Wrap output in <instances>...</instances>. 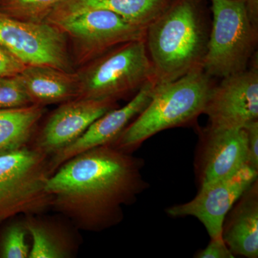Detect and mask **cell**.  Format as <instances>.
Here are the masks:
<instances>
[{
	"instance_id": "ac0fdd59",
	"label": "cell",
	"mask_w": 258,
	"mask_h": 258,
	"mask_svg": "<svg viewBox=\"0 0 258 258\" xmlns=\"http://www.w3.org/2000/svg\"><path fill=\"white\" fill-rule=\"evenodd\" d=\"M46 111L34 104L0 109V154L29 147Z\"/></svg>"
},
{
	"instance_id": "2e32d148",
	"label": "cell",
	"mask_w": 258,
	"mask_h": 258,
	"mask_svg": "<svg viewBox=\"0 0 258 258\" xmlns=\"http://www.w3.org/2000/svg\"><path fill=\"white\" fill-rule=\"evenodd\" d=\"M32 104L46 107L79 97L77 73L47 66H26L18 75Z\"/></svg>"
},
{
	"instance_id": "ffe728a7",
	"label": "cell",
	"mask_w": 258,
	"mask_h": 258,
	"mask_svg": "<svg viewBox=\"0 0 258 258\" xmlns=\"http://www.w3.org/2000/svg\"><path fill=\"white\" fill-rule=\"evenodd\" d=\"M62 0H5L0 12L19 20L45 23L47 18Z\"/></svg>"
},
{
	"instance_id": "cb8c5ba5",
	"label": "cell",
	"mask_w": 258,
	"mask_h": 258,
	"mask_svg": "<svg viewBox=\"0 0 258 258\" xmlns=\"http://www.w3.org/2000/svg\"><path fill=\"white\" fill-rule=\"evenodd\" d=\"M25 66L10 51L0 45V76H18Z\"/></svg>"
},
{
	"instance_id": "7a4b0ae2",
	"label": "cell",
	"mask_w": 258,
	"mask_h": 258,
	"mask_svg": "<svg viewBox=\"0 0 258 258\" xmlns=\"http://www.w3.org/2000/svg\"><path fill=\"white\" fill-rule=\"evenodd\" d=\"M212 20L197 0H174L146 30L156 85L203 70Z\"/></svg>"
},
{
	"instance_id": "d6986e66",
	"label": "cell",
	"mask_w": 258,
	"mask_h": 258,
	"mask_svg": "<svg viewBox=\"0 0 258 258\" xmlns=\"http://www.w3.org/2000/svg\"><path fill=\"white\" fill-rule=\"evenodd\" d=\"M0 232V258H29L30 247L25 218L8 220Z\"/></svg>"
},
{
	"instance_id": "5bb4252c",
	"label": "cell",
	"mask_w": 258,
	"mask_h": 258,
	"mask_svg": "<svg viewBox=\"0 0 258 258\" xmlns=\"http://www.w3.org/2000/svg\"><path fill=\"white\" fill-rule=\"evenodd\" d=\"M29 236L32 238L29 258H72L81 244L77 228L61 215L45 214L24 216Z\"/></svg>"
},
{
	"instance_id": "44dd1931",
	"label": "cell",
	"mask_w": 258,
	"mask_h": 258,
	"mask_svg": "<svg viewBox=\"0 0 258 258\" xmlns=\"http://www.w3.org/2000/svg\"><path fill=\"white\" fill-rule=\"evenodd\" d=\"M32 105L19 76H0V109Z\"/></svg>"
},
{
	"instance_id": "9c48e42d",
	"label": "cell",
	"mask_w": 258,
	"mask_h": 258,
	"mask_svg": "<svg viewBox=\"0 0 258 258\" xmlns=\"http://www.w3.org/2000/svg\"><path fill=\"white\" fill-rule=\"evenodd\" d=\"M255 55L247 69L221 79L220 83L213 86L204 111V114L208 116V126L244 128L258 120V64Z\"/></svg>"
},
{
	"instance_id": "ba28073f",
	"label": "cell",
	"mask_w": 258,
	"mask_h": 258,
	"mask_svg": "<svg viewBox=\"0 0 258 258\" xmlns=\"http://www.w3.org/2000/svg\"><path fill=\"white\" fill-rule=\"evenodd\" d=\"M0 45L25 66H52L76 71L67 37L60 29L47 23L19 20L0 12Z\"/></svg>"
},
{
	"instance_id": "7402d4cb",
	"label": "cell",
	"mask_w": 258,
	"mask_h": 258,
	"mask_svg": "<svg viewBox=\"0 0 258 258\" xmlns=\"http://www.w3.org/2000/svg\"><path fill=\"white\" fill-rule=\"evenodd\" d=\"M198 258H233L235 256L227 247L222 237L210 238L205 248L200 249L196 254Z\"/></svg>"
},
{
	"instance_id": "30bf717a",
	"label": "cell",
	"mask_w": 258,
	"mask_h": 258,
	"mask_svg": "<svg viewBox=\"0 0 258 258\" xmlns=\"http://www.w3.org/2000/svg\"><path fill=\"white\" fill-rule=\"evenodd\" d=\"M257 177L258 171L246 164L232 175L201 186L191 201L173 205L166 209V212L171 217H195L203 224L210 238L222 237L227 214Z\"/></svg>"
},
{
	"instance_id": "52a82bcc",
	"label": "cell",
	"mask_w": 258,
	"mask_h": 258,
	"mask_svg": "<svg viewBox=\"0 0 258 258\" xmlns=\"http://www.w3.org/2000/svg\"><path fill=\"white\" fill-rule=\"evenodd\" d=\"M45 22L60 29L67 37L76 70L121 44L145 38L146 29L108 10H83L49 17Z\"/></svg>"
},
{
	"instance_id": "d4e9b609",
	"label": "cell",
	"mask_w": 258,
	"mask_h": 258,
	"mask_svg": "<svg viewBox=\"0 0 258 258\" xmlns=\"http://www.w3.org/2000/svg\"><path fill=\"white\" fill-rule=\"evenodd\" d=\"M4 1H5V0H0V5H1Z\"/></svg>"
},
{
	"instance_id": "6da1fadb",
	"label": "cell",
	"mask_w": 258,
	"mask_h": 258,
	"mask_svg": "<svg viewBox=\"0 0 258 258\" xmlns=\"http://www.w3.org/2000/svg\"><path fill=\"white\" fill-rule=\"evenodd\" d=\"M144 161L110 145L95 147L63 163L50 176L51 210L78 230L101 232L123 221V206L149 187Z\"/></svg>"
},
{
	"instance_id": "3957f363",
	"label": "cell",
	"mask_w": 258,
	"mask_h": 258,
	"mask_svg": "<svg viewBox=\"0 0 258 258\" xmlns=\"http://www.w3.org/2000/svg\"><path fill=\"white\" fill-rule=\"evenodd\" d=\"M215 84L213 78L198 70L175 81L156 85L145 109L108 145L132 154L159 132L198 125Z\"/></svg>"
},
{
	"instance_id": "603a6c76",
	"label": "cell",
	"mask_w": 258,
	"mask_h": 258,
	"mask_svg": "<svg viewBox=\"0 0 258 258\" xmlns=\"http://www.w3.org/2000/svg\"><path fill=\"white\" fill-rule=\"evenodd\" d=\"M247 132V164L258 171V120L251 122L244 128Z\"/></svg>"
},
{
	"instance_id": "4fadbf2b",
	"label": "cell",
	"mask_w": 258,
	"mask_h": 258,
	"mask_svg": "<svg viewBox=\"0 0 258 258\" xmlns=\"http://www.w3.org/2000/svg\"><path fill=\"white\" fill-rule=\"evenodd\" d=\"M156 83L150 81L123 107L118 106L107 112L95 120L77 140L49 157L51 175L63 163L89 149L108 145L115 140L123 130L142 111L152 100Z\"/></svg>"
},
{
	"instance_id": "8fae6325",
	"label": "cell",
	"mask_w": 258,
	"mask_h": 258,
	"mask_svg": "<svg viewBox=\"0 0 258 258\" xmlns=\"http://www.w3.org/2000/svg\"><path fill=\"white\" fill-rule=\"evenodd\" d=\"M119 106L113 100L78 98L61 103L37 130L30 147L47 157L80 138L95 120Z\"/></svg>"
},
{
	"instance_id": "277c9868",
	"label": "cell",
	"mask_w": 258,
	"mask_h": 258,
	"mask_svg": "<svg viewBox=\"0 0 258 258\" xmlns=\"http://www.w3.org/2000/svg\"><path fill=\"white\" fill-rule=\"evenodd\" d=\"M144 39L121 44L76 70L79 98L118 102L133 98L146 83H155Z\"/></svg>"
},
{
	"instance_id": "7c38bea8",
	"label": "cell",
	"mask_w": 258,
	"mask_h": 258,
	"mask_svg": "<svg viewBox=\"0 0 258 258\" xmlns=\"http://www.w3.org/2000/svg\"><path fill=\"white\" fill-rule=\"evenodd\" d=\"M195 171L199 186L235 174L247 164V137L244 128H198Z\"/></svg>"
},
{
	"instance_id": "9a60e30c",
	"label": "cell",
	"mask_w": 258,
	"mask_h": 258,
	"mask_svg": "<svg viewBox=\"0 0 258 258\" xmlns=\"http://www.w3.org/2000/svg\"><path fill=\"white\" fill-rule=\"evenodd\" d=\"M222 237L234 256L258 257V179L227 214Z\"/></svg>"
},
{
	"instance_id": "e0dca14e",
	"label": "cell",
	"mask_w": 258,
	"mask_h": 258,
	"mask_svg": "<svg viewBox=\"0 0 258 258\" xmlns=\"http://www.w3.org/2000/svg\"><path fill=\"white\" fill-rule=\"evenodd\" d=\"M173 1L174 0H62L52 10L48 18L86 10H105L119 15L125 21L135 26L147 30Z\"/></svg>"
},
{
	"instance_id": "8992f818",
	"label": "cell",
	"mask_w": 258,
	"mask_h": 258,
	"mask_svg": "<svg viewBox=\"0 0 258 258\" xmlns=\"http://www.w3.org/2000/svg\"><path fill=\"white\" fill-rule=\"evenodd\" d=\"M49 157L30 147L0 154V225L13 217L46 214Z\"/></svg>"
},
{
	"instance_id": "5b68a950",
	"label": "cell",
	"mask_w": 258,
	"mask_h": 258,
	"mask_svg": "<svg viewBox=\"0 0 258 258\" xmlns=\"http://www.w3.org/2000/svg\"><path fill=\"white\" fill-rule=\"evenodd\" d=\"M212 23L203 69L223 79L249 67L257 52L258 27L249 18L245 0H210Z\"/></svg>"
}]
</instances>
